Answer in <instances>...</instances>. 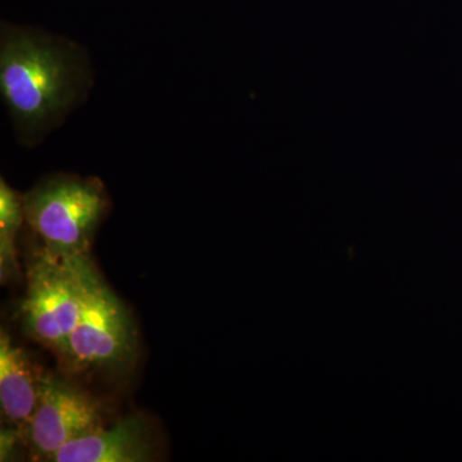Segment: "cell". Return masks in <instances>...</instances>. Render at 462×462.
Returning <instances> with one entry per match:
<instances>
[{
	"mask_svg": "<svg viewBox=\"0 0 462 462\" xmlns=\"http://www.w3.org/2000/svg\"><path fill=\"white\" fill-rule=\"evenodd\" d=\"M93 71L78 42L14 25L0 38V91L20 141L39 144L89 94Z\"/></svg>",
	"mask_w": 462,
	"mask_h": 462,
	"instance_id": "1",
	"label": "cell"
},
{
	"mask_svg": "<svg viewBox=\"0 0 462 462\" xmlns=\"http://www.w3.org/2000/svg\"><path fill=\"white\" fill-rule=\"evenodd\" d=\"M45 372L25 349L0 336V407L2 416L23 434L41 398Z\"/></svg>",
	"mask_w": 462,
	"mask_h": 462,
	"instance_id": "7",
	"label": "cell"
},
{
	"mask_svg": "<svg viewBox=\"0 0 462 462\" xmlns=\"http://www.w3.org/2000/svg\"><path fill=\"white\" fill-rule=\"evenodd\" d=\"M25 224L23 196L12 189L5 179L0 181V276L5 284L20 275L16 257V238Z\"/></svg>",
	"mask_w": 462,
	"mask_h": 462,
	"instance_id": "8",
	"label": "cell"
},
{
	"mask_svg": "<svg viewBox=\"0 0 462 462\" xmlns=\"http://www.w3.org/2000/svg\"><path fill=\"white\" fill-rule=\"evenodd\" d=\"M94 269L90 256L63 257L42 245L30 258L26 297L21 305L23 329L60 363L83 311Z\"/></svg>",
	"mask_w": 462,
	"mask_h": 462,
	"instance_id": "3",
	"label": "cell"
},
{
	"mask_svg": "<svg viewBox=\"0 0 462 462\" xmlns=\"http://www.w3.org/2000/svg\"><path fill=\"white\" fill-rule=\"evenodd\" d=\"M138 355V333L129 310L94 269L83 311L67 339L62 366L69 373L123 372Z\"/></svg>",
	"mask_w": 462,
	"mask_h": 462,
	"instance_id": "4",
	"label": "cell"
},
{
	"mask_svg": "<svg viewBox=\"0 0 462 462\" xmlns=\"http://www.w3.org/2000/svg\"><path fill=\"white\" fill-rule=\"evenodd\" d=\"M25 224L42 247L63 257L90 256V248L109 209L98 178L58 173L23 196Z\"/></svg>",
	"mask_w": 462,
	"mask_h": 462,
	"instance_id": "2",
	"label": "cell"
},
{
	"mask_svg": "<svg viewBox=\"0 0 462 462\" xmlns=\"http://www.w3.org/2000/svg\"><path fill=\"white\" fill-rule=\"evenodd\" d=\"M151 428L142 415H130L67 443L53 462H147L153 460Z\"/></svg>",
	"mask_w": 462,
	"mask_h": 462,
	"instance_id": "6",
	"label": "cell"
},
{
	"mask_svg": "<svg viewBox=\"0 0 462 462\" xmlns=\"http://www.w3.org/2000/svg\"><path fill=\"white\" fill-rule=\"evenodd\" d=\"M105 427L102 404L91 394L45 372L38 407L23 430L33 460L51 461L67 443Z\"/></svg>",
	"mask_w": 462,
	"mask_h": 462,
	"instance_id": "5",
	"label": "cell"
}]
</instances>
